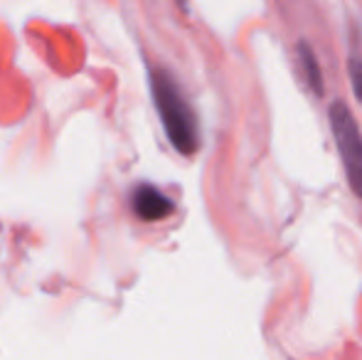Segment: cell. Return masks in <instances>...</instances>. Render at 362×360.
Returning a JSON list of instances; mask_svg holds the SVG:
<instances>
[{
    "mask_svg": "<svg viewBox=\"0 0 362 360\" xmlns=\"http://www.w3.org/2000/svg\"><path fill=\"white\" fill-rule=\"evenodd\" d=\"M151 91L170 144L182 156H192L197 151V146H200L197 116L192 111V106L187 104L182 89L177 87L175 77L163 67L151 69Z\"/></svg>",
    "mask_w": 362,
    "mask_h": 360,
    "instance_id": "cell-1",
    "label": "cell"
},
{
    "mask_svg": "<svg viewBox=\"0 0 362 360\" xmlns=\"http://www.w3.org/2000/svg\"><path fill=\"white\" fill-rule=\"evenodd\" d=\"M328 119L335 136V146H338L340 158H343L348 182L355 195L362 200V134L355 124V116L345 101L335 99L328 109Z\"/></svg>",
    "mask_w": 362,
    "mask_h": 360,
    "instance_id": "cell-2",
    "label": "cell"
},
{
    "mask_svg": "<svg viewBox=\"0 0 362 360\" xmlns=\"http://www.w3.org/2000/svg\"><path fill=\"white\" fill-rule=\"evenodd\" d=\"M131 207H134L136 217L144 222L165 220L175 210L170 197L163 190H158L156 185H151V182H141V185L134 187V192H131Z\"/></svg>",
    "mask_w": 362,
    "mask_h": 360,
    "instance_id": "cell-3",
    "label": "cell"
},
{
    "mask_svg": "<svg viewBox=\"0 0 362 360\" xmlns=\"http://www.w3.org/2000/svg\"><path fill=\"white\" fill-rule=\"evenodd\" d=\"M296 50H298V62H300V69H303V74H305L308 87L313 89V94L323 96V72H320V67H318V59H315L313 47H310L305 40H300Z\"/></svg>",
    "mask_w": 362,
    "mask_h": 360,
    "instance_id": "cell-4",
    "label": "cell"
},
{
    "mask_svg": "<svg viewBox=\"0 0 362 360\" xmlns=\"http://www.w3.org/2000/svg\"><path fill=\"white\" fill-rule=\"evenodd\" d=\"M350 84H353L355 96L362 101V59L360 57H350Z\"/></svg>",
    "mask_w": 362,
    "mask_h": 360,
    "instance_id": "cell-5",
    "label": "cell"
}]
</instances>
